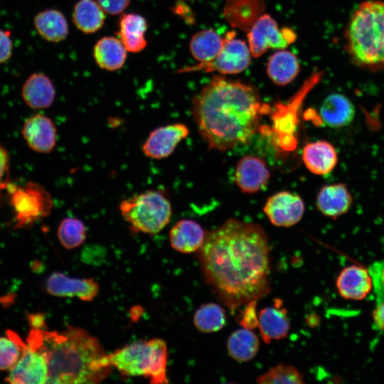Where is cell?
<instances>
[{"mask_svg": "<svg viewBox=\"0 0 384 384\" xmlns=\"http://www.w3.org/2000/svg\"><path fill=\"white\" fill-rule=\"evenodd\" d=\"M198 257L206 282L232 311L270 292L269 240L258 224L226 220L206 233Z\"/></svg>", "mask_w": 384, "mask_h": 384, "instance_id": "cell-1", "label": "cell"}, {"mask_svg": "<svg viewBox=\"0 0 384 384\" xmlns=\"http://www.w3.org/2000/svg\"><path fill=\"white\" fill-rule=\"evenodd\" d=\"M267 108L255 87L215 76L192 99L191 110L208 148L225 151L249 142Z\"/></svg>", "mask_w": 384, "mask_h": 384, "instance_id": "cell-2", "label": "cell"}, {"mask_svg": "<svg viewBox=\"0 0 384 384\" xmlns=\"http://www.w3.org/2000/svg\"><path fill=\"white\" fill-rule=\"evenodd\" d=\"M26 341L46 361V383H98L111 372L103 365L107 353L99 340L83 329L70 326L58 332L32 328Z\"/></svg>", "mask_w": 384, "mask_h": 384, "instance_id": "cell-3", "label": "cell"}, {"mask_svg": "<svg viewBox=\"0 0 384 384\" xmlns=\"http://www.w3.org/2000/svg\"><path fill=\"white\" fill-rule=\"evenodd\" d=\"M344 49L356 66L384 70V1L367 0L351 14L344 29Z\"/></svg>", "mask_w": 384, "mask_h": 384, "instance_id": "cell-4", "label": "cell"}, {"mask_svg": "<svg viewBox=\"0 0 384 384\" xmlns=\"http://www.w3.org/2000/svg\"><path fill=\"white\" fill-rule=\"evenodd\" d=\"M166 343L160 338L125 346L103 358V365L127 376H143L152 384L167 383Z\"/></svg>", "mask_w": 384, "mask_h": 384, "instance_id": "cell-5", "label": "cell"}, {"mask_svg": "<svg viewBox=\"0 0 384 384\" xmlns=\"http://www.w3.org/2000/svg\"><path fill=\"white\" fill-rule=\"evenodd\" d=\"M119 209L124 220L134 230L156 234L169 223L172 208L161 191L149 190L121 201Z\"/></svg>", "mask_w": 384, "mask_h": 384, "instance_id": "cell-6", "label": "cell"}, {"mask_svg": "<svg viewBox=\"0 0 384 384\" xmlns=\"http://www.w3.org/2000/svg\"><path fill=\"white\" fill-rule=\"evenodd\" d=\"M235 35L234 32L226 34L223 48L213 60L183 68L178 72H216L231 75L244 71L250 65L251 52L248 45L244 41L235 38Z\"/></svg>", "mask_w": 384, "mask_h": 384, "instance_id": "cell-7", "label": "cell"}, {"mask_svg": "<svg viewBox=\"0 0 384 384\" xmlns=\"http://www.w3.org/2000/svg\"><path fill=\"white\" fill-rule=\"evenodd\" d=\"M296 38L292 28H279L277 21L267 14H263L247 31V45L255 58L260 57L270 48L285 49Z\"/></svg>", "mask_w": 384, "mask_h": 384, "instance_id": "cell-8", "label": "cell"}, {"mask_svg": "<svg viewBox=\"0 0 384 384\" xmlns=\"http://www.w3.org/2000/svg\"><path fill=\"white\" fill-rule=\"evenodd\" d=\"M305 210L302 198L289 191H279L269 197L263 210L270 223L277 227H290L300 221Z\"/></svg>", "mask_w": 384, "mask_h": 384, "instance_id": "cell-9", "label": "cell"}, {"mask_svg": "<svg viewBox=\"0 0 384 384\" xmlns=\"http://www.w3.org/2000/svg\"><path fill=\"white\" fill-rule=\"evenodd\" d=\"M48 377V369L45 358L26 341L20 358L9 370L6 381L12 384H43L47 383Z\"/></svg>", "mask_w": 384, "mask_h": 384, "instance_id": "cell-10", "label": "cell"}, {"mask_svg": "<svg viewBox=\"0 0 384 384\" xmlns=\"http://www.w3.org/2000/svg\"><path fill=\"white\" fill-rule=\"evenodd\" d=\"M189 134L186 125L182 123L170 124L157 127L150 132L142 145L143 154L153 159L169 156L178 144Z\"/></svg>", "mask_w": 384, "mask_h": 384, "instance_id": "cell-11", "label": "cell"}, {"mask_svg": "<svg viewBox=\"0 0 384 384\" xmlns=\"http://www.w3.org/2000/svg\"><path fill=\"white\" fill-rule=\"evenodd\" d=\"M270 176L262 159L254 155H245L236 164L234 178L242 193L253 194L267 185Z\"/></svg>", "mask_w": 384, "mask_h": 384, "instance_id": "cell-12", "label": "cell"}, {"mask_svg": "<svg viewBox=\"0 0 384 384\" xmlns=\"http://www.w3.org/2000/svg\"><path fill=\"white\" fill-rule=\"evenodd\" d=\"M46 287L53 296L77 297L86 302L92 300L99 292V285L92 279L72 278L62 272L50 274Z\"/></svg>", "mask_w": 384, "mask_h": 384, "instance_id": "cell-13", "label": "cell"}, {"mask_svg": "<svg viewBox=\"0 0 384 384\" xmlns=\"http://www.w3.org/2000/svg\"><path fill=\"white\" fill-rule=\"evenodd\" d=\"M336 286L343 299L358 301L365 299L372 291L373 280L370 271L366 267L352 265L340 272Z\"/></svg>", "mask_w": 384, "mask_h": 384, "instance_id": "cell-14", "label": "cell"}, {"mask_svg": "<svg viewBox=\"0 0 384 384\" xmlns=\"http://www.w3.org/2000/svg\"><path fill=\"white\" fill-rule=\"evenodd\" d=\"M22 134L27 144L39 153L52 151L56 144L55 124L48 117L42 114H36L26 119Z\"/></svg>", "mask_w": 384, "mask_h": 384, "instance_id": "cell-15", "label": "cell"}, {"mask_svg": "<svg viewBox=\"0 0 384 384\" xmlns=\"http://www.w3.org/2000/svg\"><path fill=\"white\" fill-rule=\"evenodd\" d=\"M53 206L48 193L36 184H31L27 191L20 192L18 220L20 225L32 223L47 215Z\"/></svg>", "mask_w": 384, "mask_h": 384, "instance_id": "cell-16", "label": "cell"}, {"mask_svg": "<svg viewBox=\"0 0 384 384\" xmlns=\"http://www.w3.org/2000/svg\"><path fill=\"white\" fill-rule=\"evenodd\" d=\"M281 304L282 301L276 299L274 306L264 308L259 312L258 328L262 340L267 344L273 340L286 338L289 331L287 311Z\"/></svg>", "mask_w": 384, "mask_h": 384, "instance_id": "cell-17", "label": "cell"}, {"mask_svg": "<svg viewBox=\"0 0 384 384\" xmlns=\"http://www.w3.org/2000/svg\"><path fill=\"white\" fill-rule=\"evenodd\" d=\"M353 197L343 183L324 186L316 198L317 209L329 218H337L346 213L353 205Z\"/></svg>", "mask_w": 384, "mask_h": 384, "instance_id": "cell-18", "label": "cell"}, {"mask_svg": "<svg viewBox=\"0 0 384 384\" xmlns=\"http://www.w3.org/2000/svg\"><path fill=\"white\" fill-rule=\"evenodd\" d=\"M302 161L312 174L326 175L334 170L338 163V154L335 147L325 140L309 142L302 151Z\"/></svg>", "mask_w": 384, "mask_h": 384, "instance_id": "cell-19", "label": "cell"}, {"mask_svg": "<svg viewBox=\"0 0 384 384\" xmlns=\"http://www.w3.org/2000/svg\"><path fill=\"white\" fill-rule=\"evenodd\" d=\"M264 10V0H226L223 16L232 27L247 32Z\"/></svg>", "mask_w": 384, "mask_h": 384, "instance_id": "cell-20", "label": "cell"}, {"mask_svg": "<svg viewBox=\"0 0 384 384\" xmlns=\"http://www.w3.org/2000/svg\"><path fill=\"white\" fill-rule=\"evenodd\" d=\"M356 110L352 102L341 93H331L322 102L319 109L321 122L331 128H341L354 119Z\"/></svg>", "mask_w": 384, "mask_h": 384, "instance_id": "cell-21", "label": "cell"}, {"mask_svg": "<svg viewBox=\"0 0 384 384\" xmlns=\"http://www.w3.org/2000/svg\"><path fill=\"white\" fill-rule=\"evenodd\" d=\"M206 233L201 225L193 220L183 219L170 230L171 247L181 253L198 252L202 247Z\"/></svg>", "mask_w": 384, "mask_h": 384, "instance_id": "cell-22", "label": "cell"}, {"mask_svg": "<svg viewBox=\"0 0 384 384\" xmlns=\"http://www.w3.org/2000/svg\"><path fill=\"white\" fill-rule=\"evenodd\" d=\"M55 96V87L51 80L41 73L30 75L22 87L23 100L33 109L48 107L53 102Z\"/></svg>", "mask_w": 384, "mask_h": 384, "instance_id": "cell-23", "label": "cell"}, {"mask_svg": "<svg viewBox=\"0 0 384 384\" xmlns=\"http://www.w3.org/2000/svg\"><path fill=\"white\" fill-rule=\"evenodd\" d=\"M147 29L146 20L140 14L128 13L122 15L119 24V40L126 50L138 53L147 45L145 33Z\"/></svg>", "mask_w": 384, "mask_h": 384, "instance_id": "cell-24", "label": "cell"}, {"mask_svg": "<svg viewBox=\"0 0 384 384\" xmlns=\"http://www.w3.org/2000/svg\"><path fill=\"white\" fill-rule=\"evenodd\" d=\"M300 71L297 57L284 49L273 53L267 64V73L273 83L285 86L291 83Z\"/></svg>", "mask_w": 384, "mask_h": 384, "instance_id": "cell-25", "label": "cell"}, {"mask_svg": "<svg viewBox=\"0 0 384 384\" xmlns=\"http://www.w3.org/2000/svg\"><path fill=\"white\" fill-rule=\"evenodd\" d=\"M93 56L102 69L113 71L121 68L127 58V50L119 38L105 36L95 43Z\"/></svg>", "mask_w": 384, "mask_h": 384, "instance_id": "cell-26", "label": "cell"}, {"mask_svg": "<svg viewBox=\"0 0 384 384\" xmlns=\"http://www.w3.org/2000/svg\"><path fill=\"white\" fill-rule=\"evenodd\" d=\"M33 23L38 34L48 41L60 42L68 36V21L63 13L56 9L39 12L34 17Z\"/></svg>", "mask_w": 384, "mask_h": 384, "instance_id": "cell-27", "label": "cell"}, {"mask_svg": "<svg viewBox=\"0 0 384 384\" xmlns=\"http://www.w3.org/2000/svg\"><path fill=\"white\" fill-rule=\"evenodd\" d=\"M225 41V37L223 38L213 29L201 30L192 36L189 49L192 56L198 63H206L218 55Z\"/></svg>", "mask_w": 384, "mask_h": 384, "instance_id": "cell-28", "label": "cell"}, {"mask_svg": "<svg viewBox=\"0 0 384 384\" xmlns=\"http://www.w3.org/2000/svg\"><path fill=\"white\" fill-rule=\"evenodd\" d=\"M260 341L252 330L240 329L233 331L227 341V350L231 358L238 362L252 360L257 353Z\"/></svg>", "mask_w": 384, "mask_h": 384, "instance_id": "cell-29", "label": "cell"}, {"mask_svg": "<svg viewBox=\"0 0 384 384\" xmlns=\"http://www.w3.org/2000/svg\"><path fill=\"white\" fill-rule=\"evenodd\" d=\"M73 20L80 31L92 33L103 26L105 12L94 0H80L75 5Z\"/></svg>", "mask_w": 384, "mask_h": 384, "instance_id": "cell-30", "label": "cell"}, {"mask_svg": "<svg viewBox=\"0 0 384 384\" xmlns=\"http://www.w3.org/2000/svg\"><path fill=\"white\" fill-rule=\"evenodd\" d=\"M226 323L224 309L215 303L202 304L195 312L193 324L196 329L203 333L220 331Z\"/></svg>", "mask_w": 384, "mask_h": 384, "instance_id": "cell-31", "label": "cell"}, {"mask_svg": "<svg viewBox=\"0 0 384 384\" xmlns=\"http://www.w3.org/2000/svg\"><path fill=\"white\" fill-rule=\"evenodd\" d=\"M57 235L60 244L66 249L79 247L86 238V228L82 220L66 218L59 224Z\"/></svg>", "mask_w": 384, "mask_h": 384, "instance_id": "cell-32", "label": "cell"}, {"mask_svg": "<svg viewBox=\"0 0 384 384\" xmlns=\"http://www.w3.org/2000/svg\"><path fill=\"white\" fill-rule=\"evenodd\" d=\"M260 384H302L304 375L293 366L279 363L256 378Z\"/></svg>", "mask_w": 384, "mask_h": 384, "instance_id": "cell-33", "label": "cell"}, {"mask_svg": "<svg viewBox=\"0 0 384 384\" xmlns=\"http://www.w3.org/2000/svg\"><path fill=\"white\" fill-rule=\"evenodd\" d=\"M19 336L7 331L6 336H0V370H10L19 359L24 343Z\"/></svg>", "mask_w": 384, "mask_h": 384, "instance_id": "cell-34", "label": "cell"}, {"mask_svg": "<svg viewBox=\"0 0 384 384\" xmlns=\"http://www.w3.org/2000/svg\"><path fill=\"white\" fill-rule=\"evenodd\" d=\"M256 300L251 301L246 304L240 320V324L243 328L253 330L258 327L259 319L256 312Z\"/></svg>", "mask_w": 384, "mask_h": 384, "instance_id": "cell-35", "label": "cell"}, {"mask_svg": "<svg viewBox=\"0 0 384 384\" xmlns=\"http://www.w3.org/2000/svg\"><path fill=\"white\" fill-rule=\"evenodd\" d=\"M105 13L117 15L122 13L129 6L130 0H97Z\"/></svg>", "mask_w": 384, "mask_h": 384, "instance_id": "cell-36", "label": "cell"}, {"mask_svg": "<svg viewBox=\"0 0 384 384\" xmlns=\"http://www.w3.org/2000/svg\"><path fill=\"white\" fill-rule=\"evenodd\" d=\"M12 47V41L9 32L0 29V64L10 58Z\"/></svg>", "mask_w": 384, "mask_h": 384, "instance_id": "cell-37", "label": "cell"}, {"mask_svg": "<svg viewBox=\"0 0 384 384\" xmlns=\"http://www.w3.org/2000/svg\"><path fill=\"white\" fill-rule=\"evenodd\" d=\"M9 174V156L7 151L0 146V191L6 185Z\"/></svg>", "mask_w": 384, "mask_h": 384, "instance_id": "cell-38", "label": "cell"}, {"mask_svg": "<svg viewBox=\"0 0 384 384\" xmlns=\"http://www.w3.org/2000/svg\"><path fill=\"white\" fill-rule=\"evenodd\" d=\"M372 318L375 325L384 332V299L378 301L373 311Z\"/></svg>", "mask_w": 384, "mask_h": 384, "instance_id": "cell-39", "label": "cell"}, {"mask_svg": "<svg viewBox=\"0 0 384 384\" xmlns=\"http://www.w3.org/2000/svg\"><path fill=\"white\" fill-rule=\"evenodd\" d=\"M29 321L34 329H42L44 321L43 320L42 316L39 315H31L29 319Z\"/></svg>", "mask_w": 384, "mask_h": 384, "instance_id": "cell-40", "label": "cell"}]
</instances>
